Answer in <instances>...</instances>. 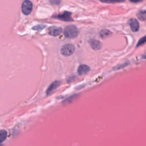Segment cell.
Listing matches in <instances>:
<instances>
[{
	"label": "cell",
	"instance_id": "cell-6",
	"mask_svg": "<svg viewBox=\"0 0 146 146\" xmlns=\"http://www.w3.org/2000/svg\"><path fill=\"white\" fill-rule=\"evenodd\" d=\"M56 18L64 21H72V19L71 18V13L67 11L64 12L62 14H59L58 15L55 17Z\"/></svg>",
	"mask_w": 146,
	"mask_h": 146
},
{
	"label": "cell",
	"instance_id": "cell-13",
	"mask_svg": "<svg viewBox=\"0 0 146 146\" xmlns=\"http://www.w3.org/2000/svg\"><path fill=\"white\" fill-rule=\"evenodd\" d=\"M100 1L104 3H116V2H121L124 1V0H100Z\"/></svg>",
	"mask_w": 146,
	"mask_h": 146
},
{
	"label": "cell",
	"instance_id": "cell-15",
	"mask_svg": "<svg viewBox=\"0 0 146 146\" xmlns=\"http://www.w3.org/2000/svg\"><path fill=\"white\" fill-rule=\"evenodd\" d=\"M61 0H50V2L53 5H58L60 3Z\"/></svg>",
	"mask_w": 146,
	"mask_h": 146
},
{
	"label": "cell",
	"instance_id": "cell-2",
	"mask_svg": "<svg viewBox=\"0 0 146 146\" xmlns=\"http://www.w3.org/2000/svg\"><path fill=\"white\" fill-rule=\"evenodd\" d=\"M75 51V47L72 44H66L62 46L60 52L61 54L65 56L71 55Z\"/></svg>",
	"mask_w": 146,
	"mask_h": 146
},
{
	"label": "cell",
	"instance_id": "cell-1",
	"mask_svg": "<svg viewBox=\"0 0 146 146\" xmlns=\"http://www.w3.org/2000/svg\"><path fill=\"white\" fill-rule=\"evenodd\" d=\"M78 34V30L74 25L67 26L64 30V35L68 38H75Z\"/></svg>",
	"mask_w": 146,
	"mask_h": 146
},
{
	"label": "cell",
	"instance_id": "cell-8",
	"mask_svg": "<svg viewBox=\"0 0 146 146\" xmlns=\"http://www.w3.org/2000/svg\"><path fill=\"white\" fill-rule=\"evenodd\" d=\"M60 84V82L58 81V80H56V81H55L54 82L52 83L50 86L48 87L47 91H46V94L47 95H49L50 94H51L52 91H54L56 88H58L59 85Z\"/></svg>",
	"mask_w": 146,
	"mask_h": 146
},
{
	"label": "cell",
	"instance_id": "cell-14",
	"mask_svg": "<svg viewBox=\"0 0 146 146\" xmlns=\"http://www.w3.org/2000/svg\"><path fill=\"white\" fill-rule=\"evenodd\" d=\"M145 42H146V35L144 36H143V38H141L139 40V42H138V43H137V46H140V45H141V44H144V43H145Z\"/></svg>",
	"mask_w": 146,
	"mask_h": 146
},
{
	"label": "cell",
	"instance_id": "cell-11",
	"mask_svg": "<svg viewBox=\"0 0 146 146\" xmlns=\"http://www.w3.org/2000/svg\"><path fill=\"white\" fill-rule=\"evenodd\" d=\"M110 34H111V31L108 30H106V29L102 30L100 33V35L102 38H106V37L108 36Z\"/></svg>",
	"mask_w": 146,
	"mask_h": 146
},
{
	"label": "cell",
	"instance_id": "cell-10",
	"mask_svg": "<svg viewBox=\"0 0 146 146\" xmlns=\"http://www.w3.org/2000/svg\"><path fill=\"white\" fill-rule=\"evenodd\" d=\"M137 17L139 18V19L141 21H144L146 19V11L142 10L140 11L137 14Z\"/></svg>",
	"mask_w": 146,
	"mask_h": 146
},
{
	"label": "cell",
	"instance_id": "cell-3",
	"mask_svg": "<svg viewBox=\"0 0 146 146\" xmlns=\"http://www.w3.org/2000/svg\"><path fill=\"white\" fill-rule=\"evenodd\" d=\"M33 8V3L29 0H25L22 5V11L25 15H29Z\"/></svg>",
	"mask_w": 146,
	"mask_h": 146
},
{
	"label": "cell",
	"instance_id": "cell-12",
	"mask_svg": "<svg viewBox=\"0 0 146 146\" xmlns=\"http://www.w3.org/2000/svg\"><path fill=\"white\" fill-rule=\"evenodd\" d=\"M6 136H7L6 131L5 130L2 129L0 132V140L1 143L5 140V139L6 138Z\"/></svg>",
	"mask_w": 146,
	"mask_h": 146
},
{
	"label": "cell",
	"instance_id": "cell-17",
	"mask_svg": "<svg viewBox=\"0 0 146 146\" xmlns=\"http://www.w3.org/2000/svg\"><path fill=\"white\" fill-rule=\"evenodd\" d=\"M143 58H144V59H146V54H144V55L143 56Z\"/></svg>",
	"mask_w": 146,
	"mask_h": 146
},
{
	"label": "cell",
	"instance_id": "cell-4",
	"mask_svg": "<svg viewBox=\"0 0 146 146\" xmlns=\"http://www.w3.org/2000/svg\"><path fill=\"white\" fill-rule=\"evenodd\" d=\"M48 31L50 35L52 36H57L61 33L62 29L61 27H58L56 26H51L48 29Z\"/></svg>",
	"mask_w": 146,
	"mask_h": 146
},
{
	"label": "cell",
	"instance_id": "cell-7",
	"mask_svg": "<svg viewBox=\"0 0 146 146\" xmlns=\"http://www.w3.org/2000/svg\"><path fill=\"white\" fill-rule=\"evenodd\" d=\"M90 46L92 47V48L95 50H98L100 49L102 47V45L100 42H99L98 40L94 39L90 40Z\"/></svg>",
	"mask_w": 146,
	"mask_h": 146
},
{
	"label": "cell",
	"instance_id": "cell-5",
	"mask_svg": "<svg viewBox=\"0 0 146 146\" xmlns=\"http://www.w3.org/2000/svg\"><path fill=\"white\" fill-rule=\"evenodd\" d=\"M128 24L130 26V27L131 29V30L134 31V32H136L139 30V24L138 21L136 19H131L130 20H129L128 21Z\"/></svg>",
	"mask_w": 146,
	"mask_h": 146
},
{
	"label": "cell",
	"instance_id": "cell-9",
	"mask_svg": "<svg viewBox=\"0 0 146 146\" xmlns=\"http://www.w3.org/2000/svg\"><path fill=\"white\" fill-rule=\"evenodd\" d=\"M90 67L85 65V64H82L79 66L78 68V72L79 75H84L90 71Z\"/></svg>",
	"mask_w": 146,
	"mask_h": 146
},
{
	"label": "cell",
	"instance_id": "cell-16",
	"mask_svg": "<svg viewBox=\"0 0 146 146\" xmlns=\"http://www.w3.org/2000/svg\"><path fill=\"white\" fill-rule=\"evenodd\" d=\"M131 2H133V3H137V2H141L143 0H129Z\"/></svg>",
	"mask_w": 146,
	"mask_h": 146
}]
</instances>
